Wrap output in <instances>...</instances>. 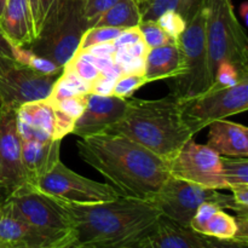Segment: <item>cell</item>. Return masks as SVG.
Masks as SVG:
<instances>
[{
	"instance_id": "6da1fadb",
	"label": "cell",
	"mask_w": 248,
	"mask_h": 248,
	"mask_svg": "<svg viewBox=\"0 0 248 248\" xmlns=\"http://www.w3.org/2000/svg\"><path fill=\"white\" fill-rule=\"evenodd\" d=\"M80 157L124 198L152 201L170 177L169 162L131 138L103 132L79 138Z\"/></svg>"
},
{
	"instance_id": "7a4b0ae2",
	"label": "cell",
	"mask_w": 248,
	"mask_h": 248,
	"mask_svg": "<svg viewBox=\"0 0 248 248\" xmlns=\"http://www.w3.org/2000/svg\"><path fill=\"white\" fill-rule=\"evenodd\" d=\"M62 203L72 219L68 248H142L161 217L152 201L124 196L93 205Z\"/></svg>"
},
{
	"instance_id": "3957f363",
	"label": "cell",
	"mask_w": 248,
	"mask_h": 248,
	"mask_svg": "<svg viewBox=\"0 0 248 248\" xmlns=\"http://www.w3.org/2000/svg\"><path fill=\"white\" fill-rule=\"evenodd\" d=\"M106 132L121 133L167 162L194 138L182 116L181 102L171 94L159 99H126L124 115Z\"/></svg>"
},
{
	"instance_id": "277c9868",
	"label": "cell",
	"mask_w": 248,
	"mask_h": 248,
	"mask_svg": "<svg viewBox=\"0 0 248 248\" xmlns=\"http://www.w3.org/2000/svg\"><path fill=\"white\" fill-rule=\"evenodd\" d=\"M89 28L81 0H53L28 48L63 68Z\"/></svg>"
},
{
	"instance_id": "5b68a950",
	"label": "cell",
	"mask_w": 248,
	"mask_h": 248,
	"mask_svg": "<svg viewBox=\"0 0 248 248\" xmlns=\"http://www.w3.org/2000/svg\"><path fill=\"white\" fill-rule=\"evenodd\" d=\"M206 38L213 78L222 61L248 77V39L237 21L232 0H205Z\"/></svg>"
},
{
	"instance_id": "8992f818",
	"label": "cell",
	"mask_w": 248,
	"mask_h": 248,
	"mask_svg": "<svg viewBox=\"0 0 248 248\" xmlns=\"http://www.w3.org/2000/svg\"><path fill=\"white\" fill-rule=\"evenodd\" d=\"M183 53L184 73L173 78L171 96L179 102L207 92L213 85L210 53L206 38V10L201 7L186 23L178 39Z\"/></svg>"
},
{
	"instance_id": "52a82bcc",
	"label": "cell",
	"mask_w": 248,
	"mask_h": 248,
	"mask_svg": "<svg viewBox=\"0 0 248 248\" xmlns=\"http://www.w3.org/2000/svg\"><path fill=\"white\" fill-rule=\"evenodd\" d=\"M24 220L53 247L68 248L72 240V219L62 201L23 184L6 196Z\"/></svg>"
},
{
	"instance_id": "ba28073f",
	"label": "cell",
	"mask_w": 248,
	"mask_h": 248,
	"mask_svg": "<svg viewBox=\"0 0 248 248\" xmlns=\"http://www.w3.org/2000/svg\"><path fill=\"white\" fill-rule=\"evenodd\" d=\"M162 217L189 228L191 218L199 206L203 202H212L223 210H232L236 215H242L235 203L232 195L219 193L216 189L202 188L196 184L182 181L170 176L156 195L152 199Z\"/></svg>"
},
{
	"instance_id": "9c48e42d",
	"label": "cell",
	"mask_w": 248,
	"mask_h": 248,
	"mask_svg": "<svg viewBox=\"0 0 248 248\" xmlns=\"http://www.w3.org/2000/svg\"><path fill=\"white\" fill-rule=\"evenodd\" d=\"M248 109V79L227 89L207 92L181 102L183 120L194 136L216 121L224 120Z\"/></svg>"
},
{
	"instance_id": "30bf717a",
	"label": "cell",
	"mask_w": 248,
	"mask_h": 248,
	"mask_svg": "<svg viewBox=\"0 0 248 248\" xmlns=\"http://www.w3.org/2000/svg\"><path fill=\"white\" fill-rule=\"evenodd\" d=\"M29 186L57 200L77 205H93L120 198L110 184L80 176L61 161Z\"/></svg>"
},
{
	"instance_id": "8fae6325",
	"label": "cell",
	"mask_w": 248,
	"mask_h": 248,
	"mask_svg": "<svg viewBox=\"0 0 248 248\" xmlns=\"http://www.w3.org/2000/svg\"><path fill=\"white\" fill-rule=\"evenodd\" d=\"M170 176L202 188L228 189L223 176L222 156L207 144L190 140L169 162Z\"/></svg>"
},
{
	"instance_id": "7c38bea8",
	"label": "cell",
	"mask_w": 248,
	"mask_h": 248,
	"mask_svg": "<svg viewBox=\"0 0 248 248\" xmlns=\"http://www.w3.org/2000/svg\"><path fill=\"white\" fill-rule=\"evenodd\" d=\"M60 75H44L0 55V106L17 108L27 102L45 99Z\"/></svg>"
},
{
	"instance_id": "4fadbf2b",
	"label": "cell",
	"mask_w": 248,
	"mask_h": 248,
	"mask_svg": "<svg viewBox=\"0 0 248 248\" xmlns=\"http://www.w3.org/2000/svg\"><path fill=\"white\" fill-rule=\"evenodd\" d=\"M26 184L16 108L0 106V191L6 196Z\"/></svg>"
},
{
	"instance_id": "5bb4252c",
	"label": "cell",
	"mask_w": 248,
	"mask_h": 248,
	"mask_svg": "<svg viewBox=\"0 0 248 248\" xmlns=\"http://www.w3.org/2000/svg\"><path fill=\"white\" fill-rule=\"evenodd\" d=\"M126 109V99L90 93L84 113L75 121L72 135L79 138L103 133L118 123Z\"/></svg>"
},
{
	"instance_id": "9a60e30c",
	"label": "cell",
	"mask_w": 248,
	"mask_h": 248,
	"mask_svg": "<svg viewBox=\"0 0 248 248\" xmlns=\"http://www.w3.org/2000/svg\"><path fill=\"white\" fill-rule=\"evenodd\" d=\"M0 248H56L22 218L7 198L0 202Z\"/></svg>"
},
{
	"instance_id": "2e32d148",
	"label": "cell",
	"mask_w": 248,
	"mask_h": 248,
	"mask_svg": "<svg viewBox=\"0 0 248 248\" xmlns=\"http://www.w3.org/2000/svg\"><path fill=\"white\" fill-rule=\"evenodd\" d=\"M16 120L21 140H55L57 113L46 99L27 102L17 107Z\"/></svg>"
},
{
	"instance_id": "e0dca14e",
	"label": "cell",
	"mask_w": 248,
	"mask_h": 248,
	"mask_svg": "<svg viewBox=\"0 0 248 248\" xmlns=\"http://www.w3.org/2000/svg\"><path fill=\"white\" fill-rule=\"evenodd\" d=\"M61 142L35 140H21V160L26 183L31 184L57 165L60 160Z\"/></svg>"
},
{
	"instance_id": "ac0fdd59",
	"label": "cell",
	"mask_w": 248,
	"mask_h": 248,
	"mask_svg": "<svg viewBox=\"0 0 248 248\" xmlns=\"http://www.w3.org/2000/svg\"><path fill=\"white\" fill-rule=\"evenodd\" d=\"M0 28L14 46L28 47L35 36L33 16L27 0H6Z\"/></svg>"
},
{
	"instance_id": "d6986e66",
	"label": "cell",
	"mask_w": 248,
	"mask_h": 248,
	"mask_svg": "<svg viewBox=\"0 0 248 248\" xmlns=\"http://www.w3.org/2000/svg\"><path fill=\"white\" fill-rule=\"evenodd\" d=\"M207 145L220 156L248 157V128L241 124L219 120L211 124Z\"/></svg>"
},
{
	"instance_id": "ffe728a7",
	"label": "cell",
	"mask_w": 248,
	"mask_h": 248,
	"mask_svg": "<svg viewBox=\"0 0 248 248\" xmlns=\"http://www.w3.org/2000/svg\"><path fill=\"white\" fill-rule=\"evenodd\" d=\"M189 228L200 235L217 239H235L237 232L236 218L212 202L199 206Z\"/></svg>"
},
{
	"instance_id": "44dd1931",
	"label": "cell",
	"mask_w": 248,
	"mask_h": 248,
	"mask_svg": "<svg viewBox=\"0 0 248 248\" xmlns=\"http://www.w3.org/2000/svg\"><path fill=\"white\" fill-rule=\"evenodd\" d=\"M183 73L184 60L178 41L148 50L144 70L148 84L161 79H173Z\"/></svg>"
},
{
	"instance_id": "7402d4cb",
	"label": "cell",
	"mask_w": 248,
	"mask_h": 248,
	"mask_svg": "<svg viewBox=\"0 0 248 248\" xmlns=\"http://www.w3.org/2000/svg\"><path fill=\"white\" fill-rule=\"evenodd\" d=\"M142 248H201V246L198 232L161 216Z\"/></svg>"
},
{
	"instance_id": "603a6c76",
	"label": "cell",
	"mask_w": 248,
	"mask_h": 248,
	"mask_svg": "<svg viewBox=\"0 0 248 248\" xmlns=\"http://www.w3.org/2000/svg\"><path fill=\"white\" fill-rule=\"evenodd\" d=\"M140 21L142 18L140 6L135 0H118L113 6L103 12L91 24V27H114L127 29L138 27Z\"/></svg>"
},
{
	"instance_id": "cb8c5ba5",
	"label": "cell",
	"mask_w": 248,
	"mask_h": 248,
	"mask_svg": "<svg viewBox=\"0 0 248 248\" xmlns=\"http://www.w3.org/2000/svg\"><path fill=\"white\" fill-rule=\"evenodd\" d=\"M89 93H91V84L81 79L69 68L63 67L62 73L57 78L50 94L45 99L48 102H57L68 97Z\"/></svg>"
},
{
	"instance_id": "d4e9b609",
	"label": "cell",
	"mask_w": 248,
	"mask_h": 248,
	"mask_svg": "<svg viewBox=\"0 0 248 248\" xmlns=\"http://www.w3.org/2000/svg\"><path fill=\"white\" fill-rule=\"evenodd\" d=\"M14 58L21 64L44 75H61L63 70V68L58 67L50 60L40 57L34 53L31 48L23 47V46H15Z\"/></svg>"
},
{
	"instance_id": "484cf974",
	"label": "cell",
	"mask_w": 248,
	"mask_h": 248,
	"mask_svg": "<svg viewBox=\"0 0 248 248\" xmlns=\"http://www.w3.org/2000/svg\"><path fill=\"white\" fill-rule=\"evenodd\" d=\"M222 167L228 189L248 186V160L246 157L222 156Z\"/></svg>"
},
{
	"instance_id": "4316f807",
	"label": "cell",
	"mask_w": 248,
	"mask_h": 248,
	"mask_svg": "<svg viewBox=\"0 0 248 248\" xmlns=\"http://www.w3.org/2000/svg\"><path fill=\"white\" fill-rule=\"evenodd\" d=\"M123 31L124 29L114 28V27H91L82 35L77 52L86 51L87 48L98 44L115 40Z\"/></svg>"
},
{
	"instance_id": "83f0119b",
	"label": "cell",
	"mask_w": 248,
	"mask_h": 248,
	"mask_svg": "<svg viewBox=\"0 0 248 248\" xmlns=\"http://www.w3.org/2000/svg\"><path fill=\"white\" fill-rule=\"evenodd\" d=\"M248 79L247 75H244L232 62L222 61L217 65L213 78V85L211 89H227L239 84L242 80Z\"/></svg>"
},
{
	"instance_id": "f1b7e54d",
	"label": "cell",
	"mask_w": 248,
	"mask_h": 248,
	"mask_svg": "<svg viewBox=\"0 0 248 248\" xmlns=\"http://www.w3.org/2000/svg\"><path fill=\"white\" fill-rule=\"evenodd\" d=\"M181 0H144L140 4L142 21H156L167 11H178Z\"/></svg>"
},
{
	"instance_id": "f546056e",
	"label": "cell",
	"mask_w": 248,
	"mask_h": 248,
	"mask_svg": "<svg viewBox=\"0 0 248 248\" xmlns=\"http://www.w3.org/2000/svg\"><path fill=\"white\" fill-rule=\"evenodd\" d=\"M138 28L142 33L143 41L147 44L149 48L159 47L170 43H177L165 33L164 29L159 26L156 21H140Z\"/></svg>"
},
{
	"instance_id": "4dcf8cb0",
	"label": "cell",
	"mask_w": 248,
	"mask_h": 248,
	"mask_svg": "<svg viewBox=\"0 0 248 248\" xmlns=\"http://www.w3.org/2000/svg\"><path fill=\"white\" fill-rule=\"evenodd\" d=\"M148 81L144 75L138 74H123L116 79L115 85H114L113 93L111 96L119 97L123 99H128L133 96L137 90L147 85Z\"/></svg>"
},
{
	"instance_id": "1f68e13d",
	"label": "cell",
	"mask_w": 248,
	"mask_h": 248,
	"mask_svg": "<svg viewBox=\"0 0 248 248\" xmlns=\"http://www.w3.org/2000/svg\"><path fill=\"white\" fill-rule=\"evenodd\" d=\"M64 67L69 68V69L73 70L75 74L79 75L81 79L90 82V84L94 82L99 77H101L99 70L97 69V68L94 67L93 63L85 56L84 52H75V55L70 58L69 62H68Z\"/></svg>"
},
{
	"instance_id": "d6a6232c",
	"label": "cell",
	"mask_w": 248,
	"mask_h": 248,
	"mask_svg": "<svg viewBox=\"0 0 248 248\" xmlns=\"http://www.w3.org/2000/svg\"><path fill=\"white\" fill-rule=\"evenodd\" d=\"M89 94H79V96L68 97V98L61 99L57 102H47L58 111L77 121L78 118L84 113L85 108H86Z\"/></svg>"
},
{
	"instance_id": "836d02e7",
	"label": "cell",
	"mask_w": 248,
	"mask_h": 248,
	"mask_svg": "<svg viewBox=\"0 0 248 248\" xmlns=\"http://www.w3.org/2000/svg\"><path fill=\"white\" fill-rule=\"evenodd\" d=\"M156 22L164 29L165 33L174 41H178L179 36L182 35L186 27V21L177 11L165 12L156 19Z\"/></svg>"
},
{
	"instance_id": "e575fe53",
	"label": "cell",
	"mask_w": 248,
	"mask_h": 248,
	"mask_svg": "<svg viewBox=\"0 0 248 248\" xmlns=\"http://www.w3.org/2000/svg\"><path fill=\"white\" fill-rule=\"evenodd\" d=\"M116 1L118 0H81L82 11H84L87 21H89L90 27L103 12H106L109 7L113 6Z\"/></svg>"
},
{
	"instance_id": "d590c367",
	"label": "cell",
	"mask_w": 248,
	"mask_h": 248,
	"mask_svg": "<svg viewBox=\"0 0 248 248\" xmlns=\"http://www.w3.org/2000/svg\"><path fill=\"white\" fill-rule=\"evenodd\" d=\"M201 248H248V242L235 239H217L199 234Z\"/></svg>"
},
{
	"instance_id": "8d00e7d4",
	"label": "cell",
	"mask_w": 248,
	"mask_h": 248,
	"mask_svg": "<svg viewBox=\"0 0 248 248\" xmlns=\"http://www.w3.org/2000/svg\"><path fill=\"white\" fill-rule=\"evenodd\" d=\"M116 79L118 78L113 75L101 74V77L91 84V93L98 96H111Z\"/></svg>"
},
{
	"instance_id": "74e56055",
	"label": "cell",
	"mask_w": 248,
	"mask_h": 248,
	"mask_svg": "<svg viewBox=\"0 0 248 248\" xmlns=\"http://www.w3.org/2000/svg\"><path fill=\"white\" fill-rule=\"evenodd\" d=\"M138 40H142V33L138 27H132V28L124 29L120 35L115 40H113V44L118 48L121 46H128L131 44L137 43Z\"/></svg>"
},
{
	"instance_id": "f35d334b",
	"label": "cell",
	"mask_w": 248,
	"mask_h": 248,
	"mask_svg": "<svg viewBox=\"0 0 248 248\" xmlns=\"http://www.w3.org/2000/svg\"><path fill=\"white\" fill-rule=\"evenodd\" d=\"M205 4V0H181V4L178 7V14H181V16L188 23L191 18L194 17V15L203 7Z\"/></svg>"
},
{
	"instance_id": "ab89813d",
	"label": "cell",
	"mask_w": 248,
	"mask_h": 248,
	"mask_svg": "<svg viewBox=\"0 0 248 248\" xmlns=\"http://www.w3.org/2000/svg\"><path fill=\"white\" fill-rule=\"evenodd\" d=\"M121 72L125 74L144 75L145 57H132L130 61L120 65Z\"/></svg>"
},
{
	"instance_id": "60d3db41",
	"label": "cell",
	"mask_w": 248,
	"mask_h": 248,
	"mask_svg": "<svg viewBox=\"0 0 248 248\" xmlns=\"http://www.w3.org/2000/svg\"><path fill=\"white\" fill-rule=\"evenodd\" d=\"M115 51H116V47L114 46L113 41H107V43H102V44H98V45L92 46V47L87 48L86 51H82V52H87L90 53V55L94 56V57L113 58Z\"/></svg>"
},
{
	"instance_id": "b9f144b4",
	"label": "cell",
	"mask_w": 248,
	"mask_h": 248,
	"mask_svg": "<svg viewBox=\"0 0 248 248\" xmlns=\"http://www.w3.org/2000/svg\"><path fill=\"white\" fill-rule=\"evenodd\" d=\"M232 198L241 212H248V186H241L232 188Z\"/></svg>"
},
{
	"instance_id": "7bdbcfd3",
	"label": "cell",
	"mask_w": 248,
	"mask_h": 248,
	"mask_svg": "<svg viewBox=\"0 0 248 248\" xmlns=\"http://www.w3.org/2000/svg\"><path fill=\"white\" fill-rule=\"evenodd\" d=\"M121 47H123V46H121ZM124 47L126 48V51H127L128 55H130L131 57H145L148 50H149V47H148L147 44L143 41V39L142 40H138L137 43L131 44V45L128 46H124Z\"/></svg>"
},
{
	"instance_id": "ee69618b",
	"label": "cell",
	"mask_w": 248,
	"mask_h": 248,
	"mask_svg": "<svg viewBox=\"0 0 248 248\" xmlns=\"http://www.w3.org/2000/svg\"><path fill=\"white\" fill-rule=\"evenodd\" d=\"M14 50L15 46L7 40V38L5 36V34L2 33L1 28H0V55L14 58Z\"/></svg>"
},
{
	"instance_id": "f6af8a7d",
	"label": "cell",
	"mask_w": 248,
	"mask_h": 248,
	"mask_svg": "<svg viewBox=\"0 0 248 248\" xmlns=\"http://www.w3.org/2000/svg\"><path fill=\"white\" fill-rule=\"evenodd\" d=\"M28 1L29 7H31V16H33L34 21V27H35L36 31V24H38L39 19V7H40V0H27Z\"/></svg>"
},
{
	"instance_id": "bcb514c9",
	"label": "cell",
	"mask_w": 248,
	"mask_h": 248,
	"mask_svg": "<svg viewBox=\"0 0 248 248\" xmlns=\"http://www.w3.org/2000/svg\"><path fill=\"white\" fill-rule=\"evenodd\" d=\"M239 12H240V16L242 17V19H244V22L245 23H248V4H247V1H245V2H242L241 4V6H240V9H239Z\"/></svg>"
},
{
	"instance_id": "7dc6e473",
	"label": "cell",
	"mask_w": 248,
	"mask_h": 248,
	"mask_svg": "<svg viewBox=\"0 0 248 248\" xmlns=\"http://www.w3.org/2000/svg\"><path fill=\"white\" fill-rule=\"evenodd\" d=\"M5 5H6V0H0V16H1L2 11H4Z\"/></svg>"
},
{
	"instance_id": "c3c4849f",
	"label": "cell",
	"mask_w": 248,
	"mask_h": 248,
	"mask_svg": "<svg viewBox=\"0 0 248 248\" xmlns=\"http://www.w3.org/2000/svg\"><path fill=\"white\" fill-rule=\"evenodd\" d=\"M135 1H136V2H137V4H138V5H140V4H142V2H143V1H144V0H135Z\"/></svg>"
}]
</instances>
